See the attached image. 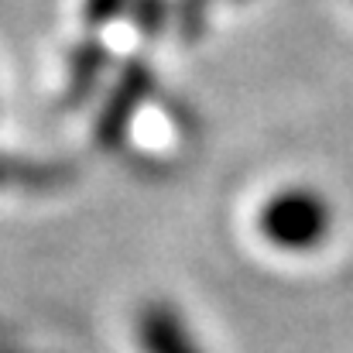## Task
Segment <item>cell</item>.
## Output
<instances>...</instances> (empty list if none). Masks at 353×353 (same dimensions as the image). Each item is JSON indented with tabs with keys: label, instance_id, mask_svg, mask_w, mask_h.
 <instances>
[{
	"label": "cell",
	"instance_id": "obj_3",
	"mask_svg": "<svg viewBox=\"0 0 353 353\" xmlns=\"http://www.w3.org/2000/svg\"><path fill=\"white\" fill-rule=\"evenodd\" d=\"M134 336L141 353H206L185 312L168 299H144L134 312Z\"/></svg>",
	"mask_w": 353,
	"mask_h": 353
},
{
	"label": "cell",
	"instance_id": "obj_1",
	"mask_svg": "<svg viewBox=\"0 0 353 353\" xmlns=\"http://www.w3.org/2000/svg\"><path fill=\"white\" fill-rule=\"evenodd\" d=\"M254 227L268 247L281 254H316L336 230V210L323 189L292 182L257 206Z\"/></svg>",
	"mask_w": 353,
	"mask_h": 353
},
{
	"label": "cell",
	"instance_id": "obj_4",
	"mask_svg": "<svg viewBox=\"0 0 353 353\" xmlns=\"http://www.w3.org/2000/svg\"><path fill=\"white\" fill-rule=\"evenodd\" d=\"M103 69H107V45L97 31H86L72 52H69V76H65V103L69 107H79L86 103L97 90H100V79H103Z\"/></svg>",
	"mask_w": 353,
	"mask_h": 353
},
{
	"label": "cell",
	"instance_id": "obj_7",
	"mask_svg": "<svg viewBox=\"0 0 353 353\" xmlns=\"http://www.w3.org/2000/svg\"><path fill=\"white\" fill-rule=\"evenodd\" d=\"M134 0H83V24L90 31L107 28L114 17H120L123 10H130Z\"/></svg>",
	"mask_w": 353,
	"mask_h": 353
},
{
	"label": "cell",
	"instance_id": "obj_6",
	"mask_svg": "<svg viewBox=\"0 0 353 353\" xmlns=\"http://www.w3.org/2000/svg\"><path fill=\"white\" fill-rule=\"evenodd\" d=\"M130 17L144 38H161V31L168 28V17H172V3L168 0H134Z\"/></svg>",
	"mask_w": 353,
	"mask_h": 353
},
{
	"label": "cell",
	"instance_id": "obj_5",
	"mask_svg": "<svg viewBox=\"0 0 353 353\" xmlns=\"http://www.w3.org/2000/svg\"><path fill=\"white\" fill-rule=\"evenodd\" d=\"M69 172L65 165H45L31 158H14L0 151V185H21V189H45L65 182Z\"/></svg>",
	"mask_w": 353,
	"mask_h": 353
},
{
	"label": "cell",
	"instance_id": "obj_2",
	"mask_svg": "<svg viewBox=\"0 0 353 353\" xmlns=\"http://www.w3.org/2000/svg\"><path fill=\"white\" fill-rule=\"evenodd\" d=\"M151 93H154V69L137 55L127 59L120 65L114 86L107 90V97L100 103V114L93 120V144L107 154L120 151L141 107L151 100Z\"/></svg>",
	"mask_w": 353,
	"mask_h": 353
}]
</instances>
